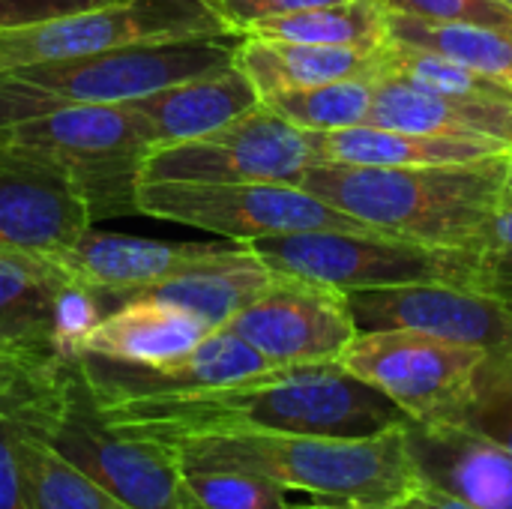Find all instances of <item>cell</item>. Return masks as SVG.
<instances>
[{
	"label": "cell",
	"mask_w": 512,
	"mask_h": 509,
	"mask_svg": "<svg viewBox=\"0 0 512 509\" xmlns=\"http://www.w3.org/2000/svg\"><path fill=\"white\" fill-rule=\"evenodd\" d=\"M99 414L114 432L153 444L225 432L375 438L408 423L393 399L351 375L339 360L279 366L216 390L105 402Z\"/></svg>",
	"instance_id": "6da1fadb"
},
{
	"label": "cell",
	"mask_w": 512,
	"mask_h": 509,
	"mask_svg": "<svg viewBox=\"0 0 512 509\" xmlns=\"http://www.w3.org/2000/svg\"><path fill=\"white\" fill-rule=\"evenodd\" d=\"M507 156L459 165H333L306 168L294 186L372 231L426 246L471 249L510 177Z\"/></svg>",
	"instance_id": "7a4b0ae2"
},
{
	"label": "cell",
	"mask_w": 512,
	"mask_h": 509,
	"mask_svg": "<svg viewBox=\"0 0 512 509\" xmlns=\"http://www.w3.org/2000/svg\"><path fill=\"white\" fill-rule=\"evenodd\" d=\"M159 447H165L183 471H252L288 492L366 509L393 507L420 483L411 468L402 429H390L375 438L225 432Z\"/></svg>",
	"instance_id": "3957f363"
},
{
	"label": "cell",
	"mask_w": 512,
	"mask_h": 509,
	"mask_svg": "<svg viewBox=\"0 0 512 509\" xmlns=\"http://www.w3.org/2000/svg\"><path fill=\"white\" fill-rule=\"evenodd\" d=\"M240 36L144 42L0 69V126L81 105H126L234 63Z\"/></svg>",
	"instance_id": "277c9868"
},
{
	"label": "cell",
	"mask_w": 512,
	"mask_h": 509,
	"mask_svg": "<svg viewBox=\"0 0 512 509\" xmlns=\"http://www.w3.org/2000/svg\"><path fill=\"white\" fill-rule=\"evenodd\" d=\"M159 144L132 105H81L0 126V153L69 180L93 219L138 213L141 165Z\"/></svg>",
	"instance_id": "5b68a950"
},
{
	"label": "cell",
	"mask_w": 512,
	"mask_h": 509,
	"mask_svg": "<svg viewBox=\"0 0 512 509\" xmlns=\"http://www.w3.org/2000/svg\"><path fill=\"white\" fill-rule=\"evenodd\" d=\"M15 423L132 509H201L165 447L126 438L102 420L78 357L66 363L60 381Z\"/></svg>",
	"instance_id": "8992f818"
},
{
	"label": "cell",
	"mask_w": 512,
	"mask_h": 509,
	"mask_svg": "<svg viewBox=\"0 0 512 509\" xmlns=\"http://www.w3.org/2000/svg\"><path fill=\"white\" fill-rule=\"evenodd\" d=\"M276 273L303 276L339 291L447 282L474 291V252L426 246L381 231H297L246 240Z\"/></svg>",
	"instance_id": "52a82bcc"
},
{
	"label": "cell",
	"mask_w": 512,
	"mask_h": 509,
	"mask_svg": "<svg viewBox=\"0 0 512 509\" xmlns=\"http://www.w3.org/2000/svg\"><path fill=\"white\" fill-rule=\"evenodd\" d=\"M138 213L234 243L297 231H372L294 183H138Z\"/></svg>",
	"instance_id": "ba28073f"
},
{
	"label": "cell",
	"mask_w": 512,
	"mask_h": 509,
	"mask_svg": "<svg viewBox=\"0 0 512 509\" xmlns=\"http://www.w3.org/2000/svg\"><path fill=\"white\" fill-rule=\"evenodd\" d=\"M312 165L321 159L309 132L258 102L216 132L153 147L141 165V183H294Z\"/></svg>",
	"instance_id": "9c48e42d"
},
{
	"label": "cell",
	"mask_w": 512,
	"mask_h": 509,
	"mask_svg": "<svg viewBox=\"0 0 512 509\" xmlns=\"http://www.w3.org/2000/svg\"><path fill=\"white\" fill-rule=\"evenodd\" d=\"M237 36L207 0H117L57 21L0 30V69L144 42Z\"/></svg>",
	"instance_id": "30bf717a"
},
{
	"label": "cell",
	"mask_w": 512,
	"mask_h": 509,
	"mask_svg": "<svg viewBox=\"0 0 512 509\" xmlns=\"http://www.w3.org/2000/svg\"><path fill=\"white\" fill-rule=\"evenodd\" d=\"M102 315L105 303L45 255L0 252V357L27 363L78 357Z\"/></svg>",
	"instance_id": "8fae6325"
},
{
	"label": "cell",
	"mask_w": 512,
	"mask_h": 509,
	"mask_svg": "<svg viewBox=\"0 0 512 509\" xmlns=\"http://www.w3.org/2000/svg\"><path fill=\"white\" fill-rule=\"evenodd\" d=\"M483 348L435 339L414 330H363L339 363L393 399L408 420L444 423L462 402Z\"/></svg>",
	"instance_id": "7c38bea8"
},
{
	"label": "cell",
	"mask_w": 512,
	"mask_h": 509,
	"mask_svg": "<svg viewBox=\"0 0 512 509\" xmlns=\"http://www.w3.org/2000/svg\"><path fill=\"white\" fill-rule=\"evenodd\" d=\"M228 330L273 366L333 363L357 336L345 291L288 273H276V279L228 321Z\"/></svg>",
	"instance_id": "4fadbf2b"
},
{
	"label": "cell",
	"mask_w": 512,
	"mask_h": 509,
	"mask_svg": "<svg viewBox=\"0 0 512 509\" xmlns=\"http://www.w3.org/2000/svg\"><path fill=\"white\" fill-rule=\"evenodd\" d=\"M345 297L357 333L414 330L483 351L512 348L510 306L471 288L447 282H414L390 288H357L345 291Z\"/></svg>",
	"instance_id": "5bb4252c"
},
{
	"label": "cell",
	"mask_w": 512,
	"mask_h": 509,
	"mask_svg": "<svg viewBox=\"0 0 512 509\" xmlns=\"http://www.w3.org/2000/svg\"><path fill=\"white\" fill-rule=\"evenodd\" d=\"M78 363L99 405L231 387V384H243V381H252L258 375L279 369L228 327L213 330L192 351L174 360L156 363V366L114 363V360L87 357V354H78Z\"/></svg>",
	"instance_id": "9a60e30c"
},
{
	"label": "cell",
	"mask_w": 512,
	"mask_h": 509,
	"mask_svg": "<svg viewBox=\"0 0 512 509\" xmlns=\"http://www.w3.org/2000/svg\"><path fill=\"white\" fill-rule=\"evenodd\" d=\"M405 450L420 483L474 509H512V453L450 423L402 426Z\"/></svg>",
	"instance_id": "2e32d148"
},
{
	"label": "cell",
	"mask_w": 512,
	"mask_h": 509,
	"mask_svg": "<svg viewBox=\"0 0 512 509\" xmlns=\"http://www.w3.org/2000/svg\"><path fill=\"white\" fill-rule=\"evenodd\" d=\"M90 225V207L69 180L0 153V252H57Z\"/></svg>",
	"instance_id": "e0dca14e"
},
{
	"label": "cell",
	"mask_w": 512,
	"mask_h": 509,
	"mask_svg": "<svg viewBox=\"0 0 512 509\" xmlns=\"http://www.w3.org/2000/svg\"><path fill=\"white\" fill-rule=\"evenodd\" d=\"M204 252L207 246L195 243H159L87 228L72 246L45 252V258L72 282L93 291L111 312L114 306L198 261Z\"/></svg>",
	"instance_id": "ac0fdd59"
},
{
	"label": "cell",
	"mask_w": 512,
	"mask_h": 509,
	"mask_svg": "<svg viewBox=\"0 0 512 509\" xmlns=\"http://www.w3.org/2000/svg\"><path fill=\"white\" fill-rule=\"evenodd\" d=\"M369 123L402 132L483 138L512 150V102L465 99L423 87L402 75L375 78Z\"/></svg>",
	"instance_id": "d6986e66"
},
{
	"label": "cell",
	"mask_w": 512,
	"mask_h": 509,
	"mask_svg": "<svg viewBox=\"0 0 512 509\" xmlns=\"http://www.w3.org/2000/svg\"><path fill=\"white\" fill-rule=\"evenodd\" d=\"M273 279H276V270H270L246 243L231 246V249L207 246V252L198 261L156 282L138 297L177 306L195 315L198 321H204L210 330H222Z\"/></svg>",
	"instance_id": "ffe728a7"
},
{
	"label": "cell",
	"mask_w": 512,
	"mask_h": 509,
	"mask_svg": "<svg viewBox=\"0 0 512 509\" xmlns=\"http://www.w3.org/2000/svg\"><path fill=\"white\" fill-rule=\"evenodd\" d=\"M390 45V42H387ZM384 48H342V45H309L288 39L240 36L234 48V66L252 81L258 96L315 87L345 78H381L387 72Z\"/></svg>",
	"instance_id": "44dd1931"
},
{
	"label": "cell",
	"mask_w": 512,
	"mask_h": 509,
	"mask_svg": "<svg viewBox=\"0 0 512 509\" xmlns=\"http://www.w3.org/2000/svg\"><path fill=\"white\" fill-rule=\"evenodd\" d=\"M210 333L213 330L204 321L177 306L135 297L102 315L81 342L78 354L132 366H156L192 351Z\"/></svg>",
	"instance_id": "7402d4cb"
},
{
	"label": "cell",
	"mask_w": 512,
	"mask_h": 509,
	"mask_svg": "<svg viewBox=\"0 0 512 509\" xmlns=\"http://www.w3.org/2000/svg\"><path fill=\"white\" fill-rule=\"evenodd\" d=\"M258 102L261 96L252 81L231 63L225 69L177 81L126 105H132L150 120L159 144H174L216 132L240 114L252 111Z\"/></svg>",
	"instance_id": "603a6c76"
},
{
	"label": "cell",
	"mask_w": 512,
	"mask_h": 509,
	"mask_svg": "<svg viewBox=\"0 0 512 509\" xmlns=\"http://www.w3.org/2000/svg\"><path fill=\"white\" fill-rule=\"evenodd\" d=\"M309 141L318 159L333 165H459L512 153L498 141L402 132L372 123L333 132H309Z\"/></svg>",
	"instance_id": "cb8c5ba5"
},
{
	"label": "cell",
	"mask_w": 512,
	"mask_h": 509,
	"mask_svg": "<svg viewBox=\"0 0 512 509\" xmlns=\"http://www.w3.org/2000/svg\"><path fill=\"white\" fill-rule=\"evenodd\" d=\"M384 21L390 42L450 57L512 87V30L462 21H426L399 12H384Z\"/></svg>",
	"instance_id": "d4e9b609"
},
{
	"label": "cell",
	"mask_w": 512,
	"mask_h": 509,
	"mask_svg": "<svg viewBox=\"0 0 512 509\" xmlns=\"http://www.w3.org/2000/svg\"><path fill=\"white\" fill-rule=\"evenodd\" d=\"M15 450L33 509H132L51 444L15 423Z\"/></svg>",
	"instance_id": "484cf974"
},
{
	"label": "cell",
	"mask_w": 512,
	"mask_h": 509,
	"mask_svg": "<svg viewBox=\"0 0 512 509\" xmlns=\"http://www.w3.org/2000/svg\"><path fill=\"white\" fill-rule=\"evenodd\" d=\"M243 36L288 39V42H309V45H342V48H384L390 42L384 9L372 0H345V3L276 15L258 21Z\"/></svg>",
	"instance_id": "4316f807"
},
{
	"label": "cell",
	"mask_w": 512,
	"mask_h": 509,
	"mask_svg": "<svg viewBox=\"0 0 512 509\" xmlns=\"http://www.w3.org/2000/svg\"><path fill=\"white\" fill-rule=\"evenodd\" d=\"M375 99L372 78H345L315 87L270 93L261 102L303 132H333L369 123Z\"/></svg>",
	"instance_id": "83f0119b"
},
{
	"label": "cell",
	"mask_w": 512,
	"mask_h": 509,
	"mask_svg": "<svg viewBox=\"0 0 512 509\" xmlns=\"http://www.w3.org/2000/svg\"><path fill=\"white\" fill-rule=\"evenodd\" d=\"M512 453V348L486 351L462 402L444 420Z\"/></svg>",
	"instance_id": "f1b7e54d"
},
{
	"label": "cell",
	"mask_w": 512,
	"mask_h": 509,
	"mask_svg": "<svg viewBox=\"0 0 512 509\" xmlns=\"http://www.w3.org/2000/svg\"><path fill=\"white\" fill-rule=\"evenodd\" d=\"M384 75H402L408 81H417L423 87L465 96V99H486V102H512V87L501 84L498 78H489L465 63H456L450 57L399 45H387V72Z\"/></svg>",
	"instance_id": "f546056e"
},
{
	"label": "cell",
	"mask_w": 512,
	"mask_h": 509,
	"mask_svg": "<svg viewBox=\"0 0 512 509\" xmlns=\"http://www.w3.org/2000/svg\"><path fill=\"white\" fill-rule=\"evenodd\" d=\"M183 471V468H180ZM186 489L201 509H291L288 489L279 483L234 468H189Z\"/></svg>",
	"instance_id": "4dcf8cb0"
},
{
	"label": "cell",
	"mask_w": 512,
	"mask_h": 509,
	"mask_svg": "<svg viewBox=\"0 0 512 509\" xmlns=\"http://www.w3.org/2000/svg\"><path fill=\"white\" fill-rule=\"evenodd\" d=\"M474 252V291L501 303L512 300V186L501 192Z\"/></svg>",
	"instance_id": "1f68e13d"
},
{
	"label": "cell",
	"mask_w": 512,
	"mask_h": 509,
	"mask_svg": "<svg viewBox=\"0 0 512 509\" xmlns=\"http://www.w3.org/2000/svg\"><path fill=\"white\" fill-rule=\"evenodd\" d=\"M384 12L414 15L426 21H462L512 30V9L498 0H372Z\"/></svg>",
	"instance_id": "d6a6232c"
},
{
	"label": "cell",
	"mask_w": 512,
	"mask_h": 509,
	"mask_svg": "<svg viewBox=\"0 0 512 509\" xmlns=\"http://www.w3.org/2000/svg\"><path fill=\"white\" fill-rule=\"evenodd\" d=\"M69 360L24 363V360L0 357V408L9 411L12 417H21L36 399H42L57 384V378Z\"/></svg>",
	"instance_id": "836d02e7"
},
{
	"label": "cell",
	"mask_w": 512,
	"mask_h": 509,
	"mask_svg": "<svg viewBox=\"0 0 512 509\" xmlns=\"http://www.w3.org/2000/svg\"><path fill=\"white\" fill-rule=\"evenodd\" d=\"M210 9L225 21V27L237 36H243L249 27L258 21L288 15V12H303L315 6H330V3H345V0H207Z\"/></svg>",
	"instance_id": "e575fe53"
},
{
	"label": "cell",
	"mask_w": 512,
	"mask_h": 509,
	"mask_svg": "<svg viewBox=\"0 0 512 509\" xmlns=\"http://www.w3.org/2000/svg\"><path fill=\"white\" fill-rule=\"evenodd\" d=\"M108 3H117V0H0V30L57 21L66 15L108 6Z\"/></svg>",
	"instance_id": "d590c367"
},
{
	"label": "cell",
	"mask_w": 512,
	"mask_h": 509,
	"mask_svg": "<svg viewBox=\"0 0 512 509\" xmlns=\"http://www.w3.org/2000/svg\"><path fill=\"white\" fill-rule=\"evenodd\" d=\"M0 509H33L15 450V417L0 408Z\"/></svg>",
	"instance_id": "8d00e7d4"
},
{
	"label": "cell",
	"mask_w": 512,
	"mask_h": 509,
	"mask_svg": "<svg viewBox=\"0 0 512 509\" xmlns=\"http://www.w3.org/2000/svg\"><path fill=\"white\" fill-rule=\"evenodd\" d=\"M387 509H474L468 507V504H462V501H456V498H450V495H444V492H438V489H432V486H426V483H417L402 501H396L393 507Z\"/></svg>",
	"instance_id": "74e56055"
},
{
	"label": "cell",
	"mask_w": 512,
	"mask_h": 509,
	"mask_svg": "<svg viewBox=\"0 0 512 509\" xmlns=\"http://www.w3.org/2000/svg\"><path fill=\"white\" fill-rule=\"evenodd\" d=\"M291 509H366V507H354V504H333V501H315V504H294Z\"/></svg>",
	"instance_id": "f35d334b"
},
{
	"label": "cell",
	"mask_w": 512,
	"mask_h": 509,
	"mask_svg": "<svg viewBox=\"0 0 512 509\" xmlns=\"http://www.w3.org/2000/svg\"><path fill=\"white\" fill-rule=\"evenodd\" d=\"M498 3H504L507 9H512V0H498Z\"/></svg>",
	"instance_id": "ab89813d"
},
{
	"label": "cell",
	"mask_w": 512,
	"mask_h": 509,
	"mask_svg": "<svg viewBox=\"0 0 512 509\" xmlns=\"http://www.w3.org/2000/svg\"><path fill=\"white\" fill-rule=\"evenodd\" d=\"M507 183H510V186H512V159H510V177H507Z\"/></svg>",
	"instance_id": "60d3db41"
},
{
	"label": "cell",
	"mask_w": 512,
	"mask_h": 509,
	"mask_svg": "<svg viewBox=\"0 0 512 509\" xmlns=\"http://www.w3.org/2000/svg\"><path fill=\"white\" fill-rule=\"evenodd\" d=\"M507 306H510V312H512V300H510V303H507Z\"/></svg>",
	"instance_id": "b9f144b4"
},
{
	"label": "cell",
	"mask_w": 512,
	"mask_h": 509,
	"mask_svg": "<svg viewBox=\"0 0 512 509\" xmlns=\"http://www.w3.org/2000/svg\"><path fill=\"white\" fill-rule=\"evenodd\" d=\"M9 360H12V357H9ZM24 363H27V360H24Z\"/></svg>",
	"instance_id": "7bdbcfd3"
}]
</instances>
